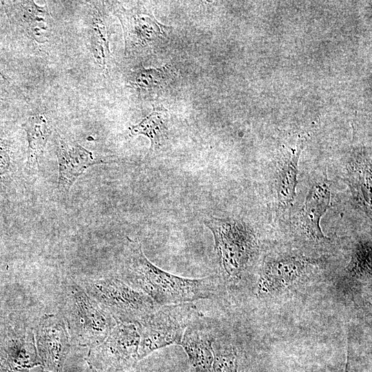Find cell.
Instances as JSON below:
<instances>
[{"label": "cell", "instance_id": "cell-7", "mask_svg": "<svg viewBox=\"0 0 372 372\" xmlns=\"http://www.w3.org/2000/svg\"><path fill=\"white\" fill-rule=\"evenodd\" d=\"M41 366L44 372H64V365L71 347V340L60 315L43 316L34 330Z\"/></svg>", "mask_w": 372, "mask_h": 372}, {"label": "cell", "instance_id": "cell-17", "mask_svg": "<svg viewBox=\"0 0 372 372\" xmlns=\"http://www.w3.org/2000/svg\"><path fill=\"white\" fill-rule=\"evenodd\" d=\"M23 127L28 136V162L30 167H36L51 134V129L47 118L42 114L30 117Z\"/></svg>", "mask_w": 372, "mask_h": 372}, {"label": "cell", "instance_id": "cell-23", "mask_svg": "<svg viewBox=\"0 0 372 372\" xmlns=\"http://www.w3.org/2000/svg\"><path fill=\"white\" fill-rule=\"evenodd\" d=\"M0 74L5 79H7L5 75L0 71Z\"/></svg>", "mask_w": 372, "mask_h": 372}, {"label": "cell", "instance_id": "cell-11", "mask_svg": "<svg viewBox=\"0 0 372 372\" xmlns=\"http://www.w3.org/2000/svg\"><path fill=\"white\" fill-rule=\"evenodd\" d=\"M213 342L203 316L200 314L187 327L179 344L187 354L194 372H212Z\"/></svg>", "mask_w": 372, "mask_h": 372}, {"label": "cell", "instance_id": "cell-21", "mask_svg": "<svg viewBox=\"0 0 372 372\" xmlns=\"http://www.w3.org/2000/svg\"><path fill=\"white\" fill-rule=\"evenodd\" d=\"M212 372H238V355L234 347H219L213 342Z\"/></svg>", "mask_w": 372, "mask_h": 372}, {"label": "cell", "instance_id": "cell-3", "mask_svg": "<svg viewBox=\"0 0 372 372\" xmlns=\"http://www.w3.org/2000/svg\"><path fill=\"white\" fill-rule=\"evenodd\" d=\"M204 223L213 234L215 250L227 277L240 279L258 251L254 231L245 223L234 218L211 216Z\"/></svg>", "mask_w": 372, "mask_h": 372}, {"label": "cell", "instance_id": "cell-16", "mask_svg": "<svg viewBox=\"0 0 372 372\" xmlns=\"http://www.w3.org/2000/svg\"><path fill=\"white\" fill-rule=\"evenodd\" d=\"M169 123V114L162 105L154 107L152 112L138 124L130 127L132 136L143 134L151 141V147L159 145L167 137Z\"/></svg>", "mask_w": 372, "mask_h": 372}, {"label": "cell", "instance_id": "cell-6", "mask_svg": "<svg viewBox=\"0 0 372 372\" xmlns=\"http://www.w3.org/2000/svg\"><path fill=\"white\" fill-rule=\"evenodd\" d=\"M140 336L135 324L118 322L105 340L90 349L86 361L92 372H121L139 361Z\"/></svg>", "mask_w": 372, "mask_h": 372}, {"label": "cell", "instance_id": "cell-10", "mask_svg": "<svg viewBox=\"0 0 372 372\" xmlns=\"http://www.w3.org/2000/svg\"><path fill=\"white\" fill-rule=\"evenodd\" d=\"M115 14L123 26L126 54L148 47L165 36L169 29L160 23L151 10L143 6L130 10L117 9Z\"/></svg>", "mask_w": 372, "mask_h": 372}, {"label": "cell", "instance_id": "cell-22", "mask_svg": "<svg viewBox=\"0 0 372 372\" xmlns=\"http://www.w3.org/2000/svg\"><path fill=\"white\" fill-rule=\"evenodd\" d=\"M344 372H349V356L347 355L345 369Z\"/></svg>", "mask_w": 372, "mask_h": 372}, {"label": "cell", "instance_id": "cell-20", "mask_svg": "<svg viewBox=\"0 0 372 372\" xmlns=\"http://www.w3.org/2000/svg\"><path fill=\"white\" fill-rule=\"evenodd\" d=\"M92 51L98 63L105 68L106 59L110 54L109 34L105 25L96 20L91 30Z\"/></svg>", "mask_w": 372, "mask_h": 372}, {"label": "cell", "instance_id": "cell-13", "mask_svg": "<svg viewBox=\"0 0 372 372\" xmlns=\"http://www.w3.org/2000/svg\"><path fill=\"white\" fill-rule=\"evenodd\" d=\"M59 167V187L68 190L89 166L96 163L92 154L76 142L59 138L57 141Z\"/></svg>", "mask_w": 372, "mask_h": 372}, {"label": "cell", "instance_id": "cell-5", "mask_svg": "<svg viewBox=\"0 0 372 372\" xmlns=\"http://www.w3.org/2000/svg\"><path fill=\"white\" fill-rule=\"evenodd\" d=\"M83 285L87 293L118 323L136 324L159 306L117 278L87 280Z\"/></svg>", "mask_w": 372, "mask_h": 372}, {"label": "cell", "instance_id": "cell-18", "mask_svg": "<svg viewBox=\"0 0 372 372\" xmlns=\"http://www.w3.org/2000/svg\"><path fill=\"white\" fill-rule=\"evenodd\" d=\"M175 75L174 68L168 64L158 68H141L133 73L131 84L141 92H154L167 85Z\"/></svg>", "mask_w": 372, "mask_h": 372}, {"label": "cell", "instance_id": "cell-8", "mask_svg": "<svg viewBox=\"0 0 372 372\" xmlns=\"http://www.w3.org/2000/svg\"><path fill=\"white\" fill-rule=\"evenodd\" d=\"M41 362L33 330L23 324L6 327L0 335V372H29Z\"/></svg>", "mask_w": 372, "mask_h": 372}, {"label": "cell", "instance_id": "cell-12", "mask_svg": "<svg viewBox=\"0 0 372 372\" xmlns=\"http://www.w3.org/2000/svg\"><path fill=\"white\" fill-rule=\"evenodd\" d=\"M331 190L323 180L315 183L310 188L300 214V225L307 236L316 240L325 239L320 221L330 206Z\"/></svg>", "mask_w": 372, "mask_h": 372}, {"label": "cell", "instance_id": "cell-2", "mask_svg": "<svg viewBox=\"0 0 372 372\" xmlns=\"http://www.w3.org/2000/svg\"><path fill=\"white\" fill-rule=\"evenodd\" d=\"M60 312L72 343L90 349L103 342L118 323L73 281L62 286Z\"/></svg>", "mask_w": 372, "mask_h": 372}, {"label": "cell", "instance_id": "cell-1", "mask_svg": "<svg viewBox=\"0 0 372 372\" xmlns=\"http://www.w3.org/2000/svg\"><path fill=\"white\" fill-rule=\"evenodd\" d=\"M121 279L159 306L207 298L216 288L210 277L191 279L160 269L146 258L141 244L136 242L130 245Z\"/></svg>", "mask_w": 372, "mask_h": 372}, {"label": "cell", "instance_id": "cell-14", "mask_svg": "<svg viewBox=\"0 0 372 372\" xmlns=\"http://www.w3.org/2000/svg\"><path fill=\"white\" fill-rule=\"evenodd\" d=\"M347 180L354 199L366 214L371 215V160L363 154L354 156L347 169Z\"/></svg>", "mask_w": 372, "mask_h": 372}, {"label": "cell", "instance_id": "cell-9", "mask_svg": "<svg viewBox=\"0 0 372 372\" xmlns=\"http://www.w3.org/2000/svg\"><path fill=\"white\" fill-rule=\"evenodd\" d=\"M316 263V260L300 255L282 254L268 258L260 273L257 295L273 293L287 289Z\"/></svg>", "mask_w": 372, "mask_h": 372}, {"label": "cell", "instance_id": "cell-15", "mask_svg": "<svg viewBox=\"0 0 372 372\" xmlns=\"http://www.w3.org/2000/svg\"><path fill=\"white\" fill-rule=\"evenodd\" d=\"M304 140L299 141L296 147L292 149L290 155L280 167L276 180V189L278 202L282 206L292 203L296 197L298 183V165Z\"/></svg>", "mask_w": 372, "mask_h": 372}, {"label": "cell", "instance_id": "cell-19", "mask_svg": "<svg viewBox=\"0 0 372 372\" xmlns=\"http://www.w3.org/2000/svg\"><path fill=\"white\" fill-rule=\"evenodd\" d=\"M348 278L365 280L371 276V242L361 240L355 246L351 260L345 269Z\"/></svg>", "mask_w": 372, "mask_h": 372}, {"label": "cell", "instance_id": "cell-4", "mask_svg": "<svg viewBox=\"0 0 372 372\" xmlns=\"http://www.w3.org/2000/svg\"><path fill=\"white\" fill-rule=\"evenodd\" d=\"M200 314L192 302L161 305L136 322L139 360L156 350L180 344L185 331Z\"/></svg>", "mask_w": 372, "mask_h": 372}, {"label": "cell", "instance_id": "cell-24", "mask_svg": "<svg viewBox=\"0 0 372 372\" xmlns=\"http://www.w3.org/2000/svg\"><path fill=\"white\" fill-rule=\"evenodd\" d=\"M121 372H134L132 371H121Z\"/></svg>", "mask_w": 372, "mask_h": 372}]
</instances>
